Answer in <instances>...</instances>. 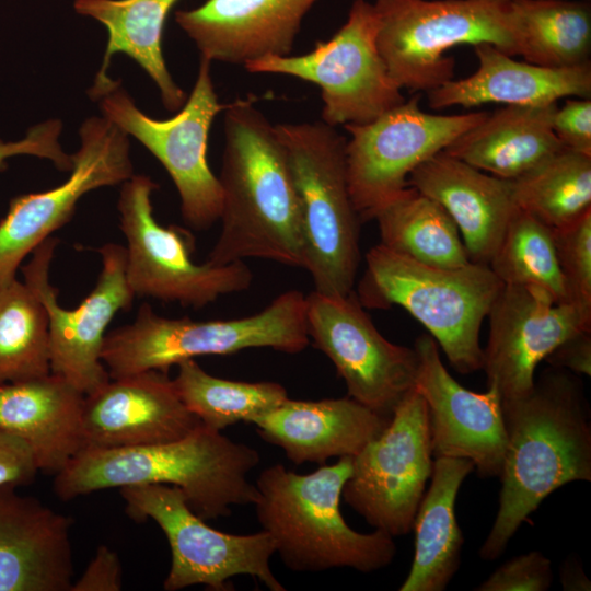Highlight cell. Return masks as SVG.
I'll return each instance as SVG.
<instances>
[{
    "label": "cell",
    "instance_id": "cell-4",
    "mask_svg": "<svg viewBox=\"0 0 591 591\" xmlns=\"http://www.w3.org/2000/svg\"><path fill=\"white\" fill-rule=\"evenodd\" d=\"M351 470L352 457L344 456L309 474H298L282 464L259 473L254 483L256 518L288 569L321 572L351 568L368 573L394 560V537L376 529L357 532L344 520L340 499Z\"/></svg>",
    "mask_w": 591,
    "mask_h": 591
},
{
    "label": "cell",
    "instance_id": "cell-33",
    "mask_svg": "<svg viewBox=\"0 0 591 591\" xmlns=\"http://www.w3.org/2000/svg\"><path fill=\"white\" fill-rule=\"evenodd\" d=\"M511 183L517 207L551 229L591 210V155L561 148Z\"/></svg>",
    "mask_w": 591,
    "mask_h": 591
},
{
    "label": "cell",
    "instance_id": "cell-21",
    "mask_svg": "<svg viewBox=\"0 0 591 591\" xmlns=\"http://www.w3.org/2000/svg\"><path fill=\"white\" fill-rule=\"evenodd\" d=\"M318 0H206L175 12V22L200 57L244 66L265 56H288L302 21Z\"/></svg>",
    "mask_w": 591,
    "mask_h": 591
},
{
    "label": "cell",
    "instance_id": "cell-43",
    "mask_svg": "<svg viewBox=\"0 0 591 591\" xmlns=\"http://www.w3.org/2000/svg\"><path fill=\"white\" fill-rule=\"evenodd\" d=\"M559 580L565 591H590L591 584L584 575L581 561L569 557L559 568Z\"/></svg>",
    "mask_w": 591,
    "mask_h": 591
},
{
    "label": "cell",
    "instance_id": "cell-14",
    "mask_svg": "<svg viewBox=\"0 0 591 591\" xmlns=\"http://www.w3.org/2000/svg\"><path fill=\"white\" fill-rule=\"evenodd\" d=\"M487 115L482 111L427 113L415 94L369 123L345 125L348 187L361 221L371 220L379 207L407 187L408 176L419 164Z\"/></svg>",
    "mask_w": 591,
    "mask_h": 591
},
{
    "label": "cell",
    "instance_id": "cell-30",
    "mask_svg": "<svg viewBox=\"0 0 591 591\" xmlns=\"http://www.w3.org/2000/svg\"><path fill=\"white\" fill-rule=\"evenodd\" d=\"M381 244L420 264L459 268L471 263L459 229L433 199L407 186L379 207Z\"/></svg>",
    "mask_w": 591,
    "mask_h": 591
},
{
    "label": "cell",
    "instance_id": "cell-20",
    "mask_svg": "<svg viewBox=\"0 0 591 591\" xmlns=\"http://www.w3.org/2000/svg\"><path fill=\"white\" fill-rule=\"evenodd\" d=\"M200 424L182 402L173 379L160 370L111 379L84 395V449L163 443L185 437Z\"/></svg>",
    "mask_w": 591,
    "mask_h": 591
},
{
    "label": "cell",
    "instance_id": "cell-36",
    "mask_svg": "<svg viewBox=\"0 0 591 591\" xmlns=\"http://www.w3.org/2000/svg\"><path fill=\"white\" fill-rule=\"evenodd\" d=\"M552 230L568 302L591 322V210Z\"/></svg>",
    "mask_w": 591,
    "mask_h": 591
},
{
    "label": "cell",
    "instance_id": "cell-11",
    "mask_svg": "<svg viewBox=\"0 0 591 591\" xmlns=\"http://www.w3.org/2000/svg\"><path fill=\"white\" fill-rule=\"evenodd\" d=\"M211 61L200 57L194 88L176 115L155 119L141 112L118 81L99 102L102 115L136 138L173 181L185 223L206 230L220 218L222 192L207 160L209 131L224 109L215 91Z\"/></svg>",
    "mask_w": 591,
    "mask_h": 591
},
{
    "label": "cell",
    "instance_id": "cell-17",
    "mask_svg": "<svg viewBox=\"0 0 591 591\" xmlns=\"http://www.w3.org/2000/svg\"><path fill=\"white\" fill-rule=\"evenodd\" d=\"M80 148L62 184L10 201L0 221V287L15 279L22 260L73 216L86 193L123 184L134 175L128 135L104 116L85 119Z\"/></svg>",
    "mask_w": 591,
    "mask_h": 591
},
{
    "label": "cell",
    "instance_id": "cell-38",
    "mask_svg": "<svg viewBox=\"0 0 591 591\" xmlns=\"http://www.w3.org/2000/svg\"><path fill=\"white\" fill-rule=\"evenodd\" d=\"M62 123L49 119L28 128L18 141L0 140V172L8 167L7 160L16 155H34L47 159L61 172L72 169V155L66 153L59 142Z\"/></svg>",
    "mask_w": 591,
    "mask_h": 591
},
{
    "label": "cell",
    "instance_id": "cell-42",
    "mask_svg": "<svg viewBox=\"0 0 591 591\" xmlns=\"http://www.w3.org/2000/svg\"><path fill=\"white\" fill-rule=\"evenodd\" d=\"M545 360L552 368L591 374V329L580 331L560 343Z\"/></svg>",
    "mask_w": 591,
    "mask_h": 591
},
{
    "label": "cell",
    "instance_id": "cell-34",
    "mask_svg": "<svg viewBox=\"0 0 591 591\" xmlns=\"http://www.w3.org/2000/svg\"><path fill=\"white\" fill-rule=\"evenodd\" d=\"M50 373L47 311L16 278L0 287V384Z\"/></svg>",
    "mask_w": 591,
    "mask_h": 591
},
{
    "label": "cell",
    "instance_id": "cell-29",
    "mask_svg": "<svg viewBox=\"0 0 591 591\" xmlns=\"http://www.w3.org/2000/svg\"><path fill=\"white\" fill-rule=\"evenodd\" d=\"M467 459L439 456L433 461L429 489L415 514V554L399 591H442L461 564L464 537L455 514L460 487L474 470Z\"/></svg>",
    "mask_w": 591,
    "mask_h": 591
},
{
    "label": "cell",
    "instance_id": "cell-13",
    "mask_svg": "<svg viewBox=\"0 0 591 591\" xmlns=\"http://www.w3.org/2000/svg\"><path fill=\"white\" fill-rule=\"evenodd\" d=\"M432 456L427 405L414 386L381 434L352 456L341 498L376 530L406 535L431 477Z\"/></svg>",
    "mask_w": 591,
    "mask_h": 591
},
{
    "label": "cell",
    "instance_id": "cell-8",
    "mask_svg": "<svg viewBox=\"0 0 591 591\" xmlns=\"http://www.w3.org/2000/svg\"><path fill=\"white\" fill-rule=\"evenodd\" d=\"M378 46L401 89L429 92L454 79L457 45L490 44L517 56L519 26L511 0H375Z\"/></svg>",
    "mask_w": 591,
    "mask_h": 591
},
{
    "label": "cell",
    "instance_id": "cell-19",
    "mask_svg": "<svg viewBox=\"0 0 591 591\" xmlns=\"http://www.w3.org/2000/svg\"><path fill=\"white\" fill-rule=\"evenodd\" d=\"M414 349L415 389L427 405L433 455L467 459L480 477L499 476L507 437L497 389L476 393L462 386L445 369L430 335H420Z\"/></svg>",
    "mask_w": 591,
    "mask_h": 591
},
{
    "label": "cell",
    "instance_id": "cell-24",
    "mask_svg": "<svg viewBox=\"0 0 591 591\" xmlns=\"http://www.w3.org/2000/svg\"><path fill=\"white\" fill-rule=\"evenodd\" d=\"M354 398L296 401L289 397L251 424L259 437L280 448L296 465L325 464L355 456L381 434L390 421Z\"/></svg>",
    "mask_w": 591,
    "mask_h": 591
},
{
    "label": "cell",
    "instance_id": "cell-7",
    "mask_svg": "<svg viewBox=\"0 0 591 591\" xmlns=\"http://www.w3.org/2000/svg\"><path fill=\"white\" fill-rule=\"evenodd\" d=\"M297 188L304 245V267L314 291L352 292L360 263V216L348 187L346 141L324 121L279 124Z\"/></svg>",
    "mask_w": 591,
    "mask_h": 591
},
{
    "label": "cell",
    "instance_id": "cell-31",
    "mask_svg": "<svg viewBox=\"0 0 591 591\" xmlns=\"http://www.w3.org/2000/svg\"><path fill=\"white\" fill-rule=\"evenodd\" d=\"M520 53L525 61L547 68L590 62L591 5L587 0H511Z\"/></svg>",
    "mask_w": 591,
    "mask_h": 591
},
{
    "label": "cell",
    "instance_id": "cell-5",
    "mask_svg": "<svg viewBox=\"0 0 591 591\" xmlns=\"http://www.w3.org/2000/svg\"><path fill=\"white\" fill-rule=\"evenodd\" d=\"M366 263L357 292L363 306L404 308L427 328L460 373L483 369L479 331L502 287L488 265L432 267L381 243L370 248Z\"/></svg>",
    "mask_w": 591,
    "mask_h": 591
},
{
    "label": "cell",
    "instance_id": "cell-12",
    "mask_svg": "<svg viewBox=\"0 0 591 591\" xmlns=\"http://www.w3.org/2000/svg\"><path fill=\"white\" fill-rule=\"evenodd\" d=\"M118 489L126 513L138 522L152 519L167 538L171 567L164 590L202 584L227 591L229 581L240 575L258 579L270 591L286 590L271 570L275 545L264 530L232 534L212 529L190 509L184 493L175 486L146 484Z\"/></svg>",
    "mask_w": 591,
    "mask_h": 591
},
{
    "label": "cell",
    "instance_id": "cell-26",
    "mask_svg": "<svg viewBox=\"0 0 591 591\" xmlns=\"http://www.w3.org/2000/svg\"><path fill=\"white\" fill-rule=\"evenodd\" d=\"M83 401L82 392L51 372L0 384V429L28 444L38 471L57 475L84 449Z\"/></svg>",
    "mask_w": 591,
    "mask_h": 591
},
{
    "label": "cell",
    "instance_id": "cell-18",
    "mask_svg": "<svg viewBox=\"0 0 591 591\" xmlns=\"http://www.w3.org/2000/svg\"><path fill=\"white\" fill-rule=\"evenodd\" d=\"M487 317L483 369L502 401L529 394L538 363L568 337L591 329L576 306L530 286L502 285Z\"/></svg>",
    "mask_w": 591,
    "mask_h": 591
},
{
    "label": "cell",
    "instance_id": "cell-6",
    "mask_svg": "<svg viewBox=\"0 0 591 591\" xmlns=\"http://www.w3.org/2000/svg\"><path fill=\"white\" fill-rule=\"evenodd\" d=\"M305 311L306 296L298 290L279 294L256 314L232 320L167 318L144 303L132 323L106 334L101 358L111 379H117L167 372L187 359L250 348L298 354L310 343Z\"/></svg>",
    "mask_w": 591,
    "mask_h": 591
},
{
    "label": "cell",
    "instance_id": "cell-3",
    "mask_svg": "<svg viewBox=\"0 0 591 591\" xmlns=\"http://www.w3.org/2000/svg\"><path fill=\"white\" fill-rule=\"evenodd\" d=\"M260 455L200 424L183 438L134 448H85L55 475L54 491L63 501L107 488L162 484L178 487L204 520L253 505L256 487L248 474Z\"/></svg>",
    "mask_w": 591,
    "mask_h": 591
},
{
    "label": "cell",
    "instance_id": "cell-39",
    "mask_svg": "<svg viewBox=\"0 0 591 591\" xmlns=\"http://www.w3.org/2000/svg\"><path fill=\"white\" fill-rule=\"evenodd\" d=\"M553 129L564 148L591 155V100L567 99L555 111Z\"/></svg>",
    "mask_w": 591,
    "mask_h": 591
},
{
    "label": "cell",
    "instance_id": "cell-16",
    "mask_svg": "<svg viewBox=\"0 0 591 591\" xmlns=\"http://www.w3.org/2000/svg\"><path fill=\"white\" fill-rule=\"evenodd\" d=\"M357 296H306L310 339L334 363L347 396L385 417L415 386L418 358L414 348L389 341Z\"/></svg>",
    "mask_w": 591,
    "mask_h": 591
},
{
    "label": "cell",
    "instance_id": "cell-2",
    "mask_svg": "<svg viewBox=\"0 0 591 591\" xmlns=\"http://www.w3.org/2000/svg\"><path fill=\"white\" fill-rule=\"evenodd\" d=\"M223 112L221 230L207 260L262 258L303 268L299 197L276 125L252 95L225 104Z\"/></svg>",
    "mask_w": 591,
    "mask_h": 591
},
{
    "label": "cell",
    "instance_id": "cell-32",
    "mask_svg": "<svg viewBox=\"0 0 591 591\" xmlns=\"http://www.w3.org/2000/svg\"><path fill=\"white\" fill-rule=\"evenodd\" d=\"M176 366L173 383L182 402L202 425L218 431L240 421L251 422L288 398L287 390L277 382L220 379L194 359Z\"/></svg>",
    "mask_w": 591,
    "mask_h": 591
},
{
    "label": "cell",
    "instance_id": "cell-28",
    "mask_svg": "<svg viewBox=\"0 0 591 591\" xmlns=\"http://www.w3.org/2000/svg\"><path fill=\"white\" fill-rule=\"evenodd\" d=\"M177 1L74 0V11L102 23L108 34L102 66L88 92L93 101L117 83L107 70L113 55L123 53L157 84L166 109L176 111L183 106L186 94L172 78L162 51L165 21Z\"/></svg>",
    "mask_w": 591,
    "mask_h": 591
},
{
    "label": "cell",
    "instance_id": "cell-1",
    "mask_svg": "<svg viewBox=\"0 0 591 591\" xmlns=\"http://www.w3.org/2000/svg\"><path fill=\"white\" fill-rule=\"evenodd\" d=\"M506 451L499 506L479 548L484 560L500 557L528 517L557 488L591 480L590 409L580 379L551 368L529 394L502 401Z\"/></svg>",
    "mask_w": 591,
    "mask_h": 591
},
{
    "label": "cell",
    "instance_id": "cell-23",
    "mask_svg": "<svg viewBox=\"0 0 591 591\" xmlns=\"http://www.w3.org/2000/svg\"><path fill=\"white\" fill-rule=\"evenodd\" d=\"M407 186L433 199L448 212L472 263L489 264L518 209L511 181L441 151L410 173Z\"/></svg>",
    "mask_w": 591,
    "mask_h": 591
},
{
    "label": "cell",
    "instance_id": "cell-35",
    "mask_svg": "<svg viewBox=\"0 0 591 591\" xmlns=\"http://www.w3.org/2000/svg\"><path fill=\"white\" fill-rule=\"evenodd\" d=\"M488 266L502 285L536 287L569 303L553 230L526 211H514Z\"/></svg>",
    "mask_w": 591,
    "mask_h": 591
},
{
    "label": "cell",
    "instance_id": "cell-9",
    "mask_svg": "<svg viewBox=\"0 0 591 591\" xmlns=\"http://www.w3.org/2000/svg\"><path fill=\"white\" fill-rule=\"evenodd\" d=\"M155 189L149 176L134 174L123 183L117 204L127 243L126 279L135 297L199 309L250 288L253 274L244 262H194L189 233L157 221L151 204Z\"/></svg>",
    "mask_w": 591,
    "mask_h": 591
},
{
    "label": "cell",
    "instance_id": "cell-40",
    "mask_svg": "<svg viewBox=\"0 0 591 591\" xmlns=\"http://www.w3.org/2000/svg\"><path fill=\"white\" fill-rule=\"evenodd\" d=\"M38 472L28 444L15 434L0 429V486L30 485Z\"/></svg>",
    "mask_w": 591,
    "mask_h": 591
},
{
    "label": "cell",
    "instance_id": "cell-37",
    "mask_svg": "<svg viewBox=\"0 0 591 591\" xmlns=\"http://www.w3.org/2000/svg\"><path fill=\"white\" fill-rule=\"evenodd\" d=\"M552 582L551 559L541 552L532 551L503 563L475 590L546 591Z\"/></svg>",
    "mask_w": 591,
    "mask_h": 591
},
{
    "label": "cell",
    "instance_id": "cell-41",
    "mask_svg": "<svg viewBox=\"0 0 591 591\" xmlns=\"http://www.w3.org/2000/svg\"><path fill=\"white\" fill-rule=\"evenodd\" d=\"M123 570L118 555L101 545L82 576L71 586L70 591H120Z\"/></svg>",
    "mask_w": 591,
    "mask_h": 591
},
{
    "label": "cell",
    "instance_id": "cell-10",
    "mask_svg": "<svg viewBox=\"0 0 591 591\" xmlns=\"http://www.w3.org/2000/svg\"><path fill=\"white\" fill-rule=\"evenodd\" d=\"M374 4L354 0L347 20L326 42L299 56H265L243 67L251 73L294 77L316 84L322 121L333 127L369 123L406 99L378 46Z\"/></svg>",
    "mask_w": 591,
    "mask_h": 591
},
{
    "label": "cell",
    "instance_id": "cell-27",
    "mask_svg": "<svg viewBox=\"0 0 591 591\" xmlns=\"http://www.w3.org/2000/svg\"><path fill=\"white\" fill-rule=\"evenodd\" d=\"M557 106L507 105L488 113L443 151L490 175L519 178L564 148L553 129Z\"/></svg>",
    "mask_w": 591,
    "mask_h": 591
},
{
    "label": "cell",
    "instance_id": "cell-22",
    "mask_svg": "<svg viewBox=\"0 0 591 591\" xmlns=\"http://www.w3.org/2000/svg\"><path fill=\"white\" fill-rule=\"evenodd\" d=\"M15 489L0 486V591H70L71 519Z\"/></svg>",
    "mask_w": 591,
    "mask_h": 591
},
{
    "label": "cell",
    "instance_id": "cell-25",
    "mask_svg": "<svg viewBox=\"0 0 591 591\" xmlns=\"http://www.w3.org/2000/svg\"><path fill=\"white\" fill-rule=\"evenodd\" d=\"M473 48L478 61L476 71L427 92L430 108H470L487 103L542 105L563 97L591 96L590 62L570 68H547L518 61L490 44Z\"/></svg>",
    "mask_w": 591,
    "mask_h": 591
},
{
    "label": "cell",
    "instance_id": "cell-15",
    "mask_svg": "<svg viewBox=\"0 0 591 591\" xmlns=\"http://www.w3.org/2000/svg\"><path fill=\"white\" fill-rule=\"evenodd\" d=\"M57 244L53 236L42 242L22 271L47 311L50 372L86 395L111 380L101 358L106 329L117 312L130 308L135 294L126 279L125 246L106 243L99 251L102 267L93 290L76 309H63L49 280Z\"/></svg>",
    "mask_w": 591,
    "mask_h": 591
}]
</instances>
